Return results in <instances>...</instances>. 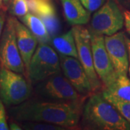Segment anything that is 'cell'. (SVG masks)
Returning a JSON list of instances; mask_svg holds the SVG:
<instances>
[{
    "label": "cell",
    "instance_id": "7a4b0ae2",
    "mask_svg": "<svg viewBox=\"0 0 130 130\" xmlns=\"http://www.w3.org/2000/svg\"><path fill=\"white\" fill-rule=\"evenodd\" d=\"M81 126L85 129L130 130L129 122L102 93L89 97L82 112Z\"/></svg>",
    "mask_w": 130,
    "mask_h": 130
},
{
    "label": "cell",
    "instance_id": "5b68a950",
    "mask_svg": "<svg viewBox=\"0 0 130 130\" xmlns=\"http://www.w3.org/2000/svg\"><path fill=\"white\" fill-rule=\"evenodd\" d=\"M59 56L49 44L39 43L30 60L28 73L33 83H40L61 72Z\"/></svg>",
    "mask_w": 130,
    "mask_h": 130
},
{
    "label": "cell",
    "instance_id": "484cf974",
    "mask_svg": "<svg viewBox=\"0 0 130 130\" xmlns=\"http://www.w3.org/2000/svg\"><path fill=\"white\" fill-rule=\"evenodd\" d=\"M126 46L128 48V52H129V74L130 77V38L127 37L126 36Z\"/></svg>",
    "mask_w": 130,
    "mask_h": 130
},
{
    "label": "cell",
    "instance_id": "8fae6325",
    "mask_svg": "<svg viewBox=\"0 0 130 130\" xmlns=\"http://www.w3.org/2000/svg\"><path fill=\"white\" fill-rule=\"evenodd\" d=\"M105 45L113 66L118 75H127L129 67V52L124 31L105 36Z\"/></svg>",
    "mask_w": 130,
    "mask_h": 130
},
{
    "label": "cell",
    "instance_id": "52a82bcc",
    "mask_svg": "<svg viewBox=\"0 0 130 130\" xmlns=\"http://www.w3.org/2000/svg\"><path fill=\"white\" fill-rule=\"evenodd\" d=\"M0 59L3 67L23 74L25 64L19 51L14 18H9L3 29L0 39Z\"/></svg>",
    "mask_w": 130,
    "mask_h": 130
},
{
    "label": "cell",
    "instance_id": "6da1fadb",
    "mask_svg": "<svg viewBox=\"0 0 130 130\" xmlns=\"http://www.w3.org/2000/svg\"><path fill=\"white\" fill-rule=\"evenodd\" d=\"M82 106L45 100H31L14 106L9 114L19 121H41L66 128L74 127L82 116Z\"/></svg>",
    "mask_w": 130,
    "mask_h": 130
},
{
    "label": "cell",
    "instance_id": "603a6c76",
    "mask_svg": "<svg viewBox=\"0 0 130 130\" xmlns=\"http://www.w3.org/2000/svg\"><path fill=\"white\" fill-rule=\"evenodd\" d=\"M124 26H125L126 30L130 36V10L124 9Z\"/></svg>",
    "mask_w": 130,
    "mask_h": 130
},
{
    "label": "cell",
    "instance_id": "d6986e66",
    "mask_svg": "<svg viewBox=\"0 0 130 130\" xmlns=\"http://www.w3.org/2000/svg\"><path fill=\"white\" fill-rule=\"evenodd\" d=\"M9 9L13 16L22 18L28 13V0H12Z\"/></svg>",
    "mask_w": 130,
    "mask_h": 130
},
{
    "label": "cell",
    "instance_id": "cb8c5ba5",
    "mask_svg": "<svg viewBox=\"0 0 130 130\" xmlns=\"http://www.w3.org/2000/svg\"><path fill=\"white\" fill-rule=\"evenodd\" d=\"M123 9L130 10V0H116Z\"/></svg>",
    "mask_w": 130,
    "mask_h": 130
},
{
    "label": "cell",
    "instance_id": "e0dca14e",
    "mask_svg": "<svg viewBox=\"0 0 130 130\" xmlns=\"http://www.w3.org/2000/svg\"><path fill=\"white\" fill-rule=\"evenodd\" d=\"M106 90L116 98L130 102V79L127 75H119L116 81Z\"/></svg>",
    "mask_w": 130,
    "mask_h": 130
},
{
    "label": "cell",
    "instance_id": "5bb4252c",
    "mask_svg": "<svg viewBox=\"0 0 130 130\" xmlns=\"http://www.w3.org/2000/svg\"><path fill=\"white\" fill-rule=\"evenodd\" d=\"M65 18L72 25H83L89 22L90 12L79 0H61Z\"/></svg>",
    "mask_w": 130,
    "mask_h": 130
},
{
    "label": "cell",
    "instance_id": "7402d4cb",
    "mask_svg": "<svg viewBox=\"0 0 130 130\" xmlns=\"http://www.w3.org/2000/svg\"><path fill=\"white\" fill-rule=\"evenodd\" d=\"M9 126L7 125L6 119V113L4 106V103L0 99V130H8Z\"/></svg>",
    "mask_w": 130,
    "mask_h": 130
},
{
    "label": "cell",
    "instance_id": "4fadbf2b",
    "mask_svg": "<svg viewBox=\"0 0 130 130\" xmlns=\"http://www.w3.org/2000/svg\"><path fill=\"white\" fill-rule=\"evenodd\" d=\"M14 23L16 31L17 41L19 51L24 61L25 69L28 71L30 60L39 43L29 28L14 18Z\"/></svg>",
    "mask_w": 130,
    "mask_h": 130
},
{
    "label": "cell",
    "instance_id": "30bf717a",
    "mask_svg": "<svg viewBox=\"0 0 130 130\" xmlns=\"http://www.w3.org/2000/svg\"><path fill=\"white\" fill-rule=\"evenodd\" d=\"M60 65L63 74L75 90L83 97L93 92L88 76L78 58L59 54Z\"/></svg>",
    "mask_w": 130,
    "mask_h": 130
},
{
    "label": "cell",
    "instance_id": "44dd1931",
    "mask_svg": "<svg viewBox=\"0 0 130 130\" xmlns=\"http://www.w3.org/2000/svg\"><path fill=\"white\" fill-rule=\"evenodd\" d=\"M85 8L91 13L95 12L102 6L106 0H79Z\"/></svg>",
    "mask_w": 130,
    "mask_h": 130
},
{
    "label": "cell",
    "instance_id": "2e32d148",
    "mask_svg": "<svg viewBox=\"0 0 130 130\" xmlns=\"http://www.w3.org/2000/svg\"><path fill=\"white\" fill-rule=\"evenodd\" d=\"M20 18L32 34L37 38L39 43L51 44V36L44 23L39 17L31 12H28L26 15Z\"/></svg>",
    "mask_w": 130,
    "mask_h": 130
},
{
    "label": "cell",
    "instance_id": "ac0fdd59",
    "mask_svg": "<svg viewBox=\"0 0 130 130\" xmlns=\"http://www.w3.org/2000/svg\"><path fill=\"white\" fill-rule=\"evenodd\" d=\"M102 95L108 101H109L116 107L117 110L121 113V115L130 123V102L121 101L116 98L108 91H107L106 89L103 90Z\"/></svg>",
    "mask_w": 130,
    "mask_h": 130
},
{
    "label": "cell",
    "instance_id": "9c48e42d",
    "mask_svg": "<svg viewBox=\"0 0 130 130\" xmlns=\"http://www.w3.org/2000/svg\"><path fill=\"white\" fill-rule=\"evenodd\" d=\"M90 32L94 67L101 83L107 88L116 81L119 75L115 71L107 52L104 36L91 31Z\"/></svg>",
    "mask_w": 130,
    "mask_h": 130
},
{
    "label": "cell",
    "instance_id": "4316f807",
    "mask_svg": "<svg viewBox=\"0 0 130 130\" xmlns=\"http://www.w3.org/2000/svg\"><path fill=\"white\" fill-rule=\"evenodd\" d=\"M9 129L21 130L22 129V128H20L17 124H15V123H12V124L9 125Z\"/></svg>",
    "mask_w": 130,
    "mask_h": 130
},
{
    "label": "cell",
    "instance_id": "277c9868",
    "mask_svg": "<svg viewBox=\"0 0 130 130\" xmlns=\"http://www.w3.org/2000/svg\"><path fill=\"white\" fill-rule=\"evenodd\" d=\"M124 25V12L121 11L120 5L116 0H106L94 12L89 30L103 36H111L121 30Z\"/></svg>",
    "mask_w": 130,
    "mask_h": 130
},
{
    "label": "cell",
    "instance_id": "d4e9b609",
    "mask_svg": "<svg viewBox=\"0 0 130 130\" xmlns=\"http://www.w3.org/2000/svg\"><path fill=\"white\" fill-rule=\"evenodd\" d=\"M4 25H5V18L0 14V39L2 37V30L4 29Z\"/></svg>",
    "mask_w": 130,
    "mask_h": 130
},
{
    "label": "cell",
    "instance_id": "83f0119b",
    "mask_svg": "<svg viewBox=\"0 0 130 130\" xmlns=\"http://www.w3.org/2000/svg\"><path fill=\"white\" fill-rule=\"evenodd\" d=\"M2 1H3V0H0V7L2 5Z\"/></svg>",
    "mask_w": 130,
    "mask_h": 130
},
{
    "label": "cell",
    "instance_id": "7c38bea8",
    "mask_svg": "<svg viewBox=\"0 0 130 130\" xmlns=\"http://www.w3.org/2000/svg\"><path fill=\"white\" fill-rule=\"evenodd\" d=\"M29 11L44 23L51 37L58 35L61 25L54 5L49 0H28Z\"/></svg>",
    "mask_w": 130,
    "mask_h": 130
},
{
    "label": "cell",
    "instance_id": "8992f818",
    "mask_svg": "<svg viewBox=\"0 0 130 130\" xmlns=\"http://www.w3.org/2000/svg\"><path fill=\"white\" fill-rule=\"evenodd\" d=\"M30 95V88L19 73L5 67L0 69V99L7 106H18Z\"/></svg>",
    "mask_w": 130,
    "mask_h": 130
},
{
    "label": "cell",
    "instance_id": "ffe728a7",
    "mask_svg": "<svg viewBox=\"0 0 130 130\" xmlns=\"http://www.w3.org/2000/svg\"><path fill=\"white\" fill-rule=\"evenodd\" d=\"M25 123L23 125L25 129L32 130H64L67 128L54 124L43 122L41 121H25Z\"/></svg>",
    "mask_w": 130,
    "mask_h": 130
},
{
    "label": "cell",
    "instance_id": "ba28073f",
    "mask_svg": "<svg viewBox=\"0 0 130 130\" xmlns=\"http://www.w3.org/2000/svg\"><path fill=\"white\" fill-rule=\"evenodd\" d=\"M72 29L76 42L78 59L88 76L93 90L97 91L101 88L102 84L94 67L90 30L82 25H74Z\"/></svg>",
    "mask_w": 130,
    "mask_h": 130
},
{
    "label": "cell",
    "instance_id": "3957f363",
    "mask_svg": "<svg viewBox=\"0 0 130 130\" xmlns=\"http://www.w3.org/2000/svg\"><path fill=\"white\" fill-rule=\"evenodd\" d=\"M36 93L42 100L83 106V96L78 93L61 72L40 82Z\"/></svg>",
    "mask_w": 130,
    "mask_h": 130
},
{
    "label": "cell",
    "instance_id": "f1b7e54d",
    "mask_svg": "<svg viewBox=\"0 0 130 130\" xmlns=\"http://www.w3.org/2000/svg\"><path fill=\"white\" fill-rule=\"evenodd\" d=\"M9 0H3V2H8Z\"/></svg>",
    "mask_w": 130,
    "mask_h": 130
},
{
    "label": "cell",
    "instance_id": "9a60e30c",
    "mask_svg": "<svg viewBox=\"0 0 130 130\" xmlns=\"http://www.w3.org/2000/svg\"><path fill=\"white\" fill-rule=\"evenodd\" d=\"M51 44L59 54L78 58L72 29L61 35H56L51 38Z\"/></svg>",
    "mask_w": 130,
    "mask_h": 130
}]
</instances>
